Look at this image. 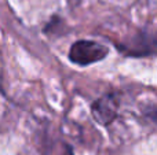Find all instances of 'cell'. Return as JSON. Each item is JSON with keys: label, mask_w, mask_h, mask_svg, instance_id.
<instances>
[{"label": "cell", "mask_w": 157, "mask_h": 155, "mask_svg": "<svg viewBox=\"0 0 157 155\" xmlns=\"http://www.w3.org/2000/svg\"><path fill=\"white\" fill-rule=\"evenodd\" d=\"M117 49L125 56L147 58L157 55V30L142 29L125 41L117 44Z\"/></svg>", "instance_id": "obj_1"}, {"label": "cell", "mask_w": 157, "mask_h": 155, "mask_svg": "<svg viewBox=\"0 0 157 155\" xmlns=\"http://www.w3.org/2000/svg\"><path fill=\"white\" fill-rule=\"evenodd\" d=\"M108 54L109 48L98 41L78 40L69 49V60L78 66H88L105 59Z\"/></svg>", "instance_id": "obj_2"}, {"label": "cell", "mask_w": 157, "mask_h": 155, "mask_svg": "<svg viewBox=\"0 0 157 155\" xmlns=\"http://www.w3.org/2000/svg\"><path fill=\"white\" fill-rule=\"evenodd\" d=\"M119 111V100L114 93H106L92 103L91 113L94 120L99 125L108 126L117 118Z\"/></svg>", "instance_id": "obj_3"}, {"label": "cell", "mask_w": 157, "mask_h": 155, "mask_svg": "<svg viewBox=\"0 0 157 155\" xmlns=\"http://www.w3.org/2000/svg\"><path fill=\"white\" fill-rule=\"evenodd\" d=\"M145 115L149 118L152 122H155L157 125V103L156 104H152V106H147L145 107Z\"/></svg>", "instance_id": "obj_4"}, {"label": "cell", "mask_w": 157, "mask_h": 155, "mask_svg": "<svg viewBox=\"0 0 157 155\" xmlns=\"http://www.w3.org/2000/svg\"><path fill=\"white\" fill-rule=\"evenodd\" d=\"M59 155H75V154H73V151H72V148L69 147V146H65V147H63V151Z\"/></svg>", "instance_id": "obj_5"}]
</instances>
